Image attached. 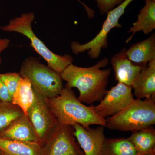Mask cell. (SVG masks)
<instances>
[{
    "label": "cell",
    "mask_w": 155,
    "mask_h": 155,
    "mask_svg": "<svg viewBox=\"0 0 155 155\" xmlns=\"http://www.w3.org/2000/svg\"><path fill=\"white\" fill-rule=\"evenodd\" d=\"M108 64L107 58L90 67H79L71 64L61 73V76L67 82L65 85L78 90V99L79 101L84 104L92 105L100 102L106 94L111 69L101 68Z\"/></svg>",
    "instance_id": "6da1fadb"
},
{
    "label": "cell",
    "mask_w": 155,
    "mask_h": 155,
    "mask_svg": "<svg viewBox=\"0 0 155 155\" xmlns=\"http://www.w3.org/2000/svg\"><path fill=\"white\" fill-rule=\"evenodd\" d=\"M48 101L59 124L72 126L78 124L86 129L94 125L107 127L106 119L94 112L91 105L88 107L79 101L72 88L67 85L59 95Z\"/></svg>",
    "instance_id": "7a4b0ae2"
},
{
    "label": "cell",
    "mask_w": 155,
    "mask_h": 155,
    "mask_svg": "<svg viewBox=\"0 0 155 155\" xmlns=\"http://www.w3.org/2000/svg\"><path fill=\"white\" fill-rule=\"evenodd\" d=\"M35 18L32 12L22 13L19 17L9 20L7 25L1 26V30L7 32H16L22 34L30 40L31 45L39 55L47 63L48 66L61 74L70 64H72L71 55H60L54 54L36 36L32 28Z\"/></svg>",
    "instance_id": "3957f363"
},
{
    "label": "cell",
    "mask_w": 155,
    "mask_h": 155,
    "mask_svg": "<svg viewBox=\"0 0 155 155\" xmlns=\"http://www.w3.org/2000/svg\"><path fill=\"white\" fill-rule=\"evenodd\" d=\"M107 127L121 131H137L155 124V99H134L127 107L106 119Z\"/></svg>",
    "instance_id": "277c9868"
},
{
    "label": "cell",
    "mask_w": 155,
    "mask_h": 155,
    "mask_svg": "<svg viewBox=\"0 0 155 155\" xmlns=\"http://www.w3.org/2000/svg\"><path fill=\"white\" fill-rule=\"evenodd\" d=\"M19 73L30 81L34 90L48 99L58 96L64 88L61 74L34 57L24 59Z\"/></svg>",
    "instance_id": "5b68a950"
},
{
    "label": "cell",
    "mask_w": 155,
    "mask_h": 155,
    "mask_svg": "<svg viewBox=\"0 0 155 155\" xmlns=\"http://www.w3.org/2000/svg\"><path fill=\"white\" fill-rule=\"evenodd\" d=\"M134 0H125L116 8L107 12V17L103 23L102 28L96 36L90 41L84 44L77 41H72L71 48L72 52L77 55L80 53L88 51V55L92 59H97L100 56L101 50L107 47L108 35L114 28L122 26L119 20L125 13L127 6Z\"/></svg>",
    "instance_id": "8992f818"
},
{
    "label": "cell",
    "mask_w": 155,
    "mask_h": 155,
    "mask_svg": "<svg viewBox=\"0 0 155 155\" xmlns=\"http://www.w3.org/2000/svg\"><path fill=\"white\" fill-rule=\"evenodd\" d=\"M33 102L26 116L36 131L41 145L59 125L48 99L33 89Z\"/></svg>",
    "instance_id": "52a82bcc"
},
{
    "label": "cell",
    "mask_w": 155,
    "mask_h": 155,
    "mask_svg": "<svg viewBox=\"0 0 155 155\" xmlns=\"http://www.w3.org/2000/svg\"><path fill=\"white\" fill-rule=\"evenodd\" d=\"M73 126L59 124L41 145L40 155H84Z\"/></svg>",
    "instance_id": "ba28073f"
},
{
    "label": "cell",
    "mask_w": 155,
    "mask_h": 155,
    "mask_svg": "<svg viewBox=\"0 0 155 155\" xmlns=\"http://www.w3.org/2000/svg\"><path fill=\"white\" fill-rule=\"evenodd\" d=\"M134 99L132 87L118 82L110 90H107L99 104L91 106L99 116L106 119L122 111Z\"/></svg>",
    "instance_id": "9c48e42d"
},
{
    "label": "cell",
    "mask_w": 155,
    "mask_h": 155,
    "mask_svg": "<svg viewBox=\"0 0 155 155\" xmlns=\"http://www.w3.org/2000/svg\"><path fill=\"white\" fill-rule=\"evenodd\" d=\"M72 126L75 138L84 155H101L106 138L104 126L98 125L96 128L88 129L78 124Z\"/></svg>",
    "instance_id": "30bf717a"
},
{
    "label": "cell",
    "mask_w": 155,
    "mask_h": 155,
    "mask_svg": "<svg viewBox=\"0 0 155 155\" xmlns=\"http://www.w3.org/2000/svg\"><path fill=\"white\" fill-rule=\"evenodd\" d=\"M124 48L111 59L115 79L118 82L131 87L134 81L144 67L136 65L129 61Z\"/></svg>",
    "instance_id": "8fae6325"
},
{
    "label": "cell",
    "mask_w": 155,
    "mask_h": 155,
    "mask_svg": "<svg viewBox=\"0 0 155 155\" xmlns=\"http://www.w3.org/2000/svg\"><path fill=\"white\" fill-rule=\"evenodd\" d=\"M0 137L11 140L35 142L40 143L36 131L25 114L14 120L0 131Z\"/></svg>",
    "instance_id": "7c38bea8"
},
{
    "label": "cell",
    "mask_w": 155,
    "mask_h": 155,
    "mask_svg": "<svg viewBox=\"0 0 155 155\" xmlns=\"http://www.w3.org/2000/svg\"><path fill=\"white\" fill-rule=\"evenodd\" d=\"M131 87L136 99H155V59L142 69L134 81Z\"/></svg>",
    "instance_id": "4fadbf2b"
},
{
    "label": "cell",
    "mask_w": 155,
    "mask_h": 155,
    "mask_svg": "<svg viewBox=\"0 0 155 155\" xmlns=\"http://www.w3.org/2000/svg\"><path fill=\"white\" fill-rule=\"evenodd\" d=\"M125 53L133 64L145 67L149 62L155 59V34L144 40L132 45Z\"/></svg>",
    "instance_id": "5bb4252c"
},
{
    "label": "cell",
    "mask_w": 155,
    "mask_h": 155,
    "mask_svg": "<svg viewBox=\"0 0 155 155\" xmlns=\"http://www.w3.org/2000/svg\"><path fill=\"white\" fill-rule=\"evenodd\" d=\"M155 28V0H145V5L140 11L137 21L133 24L128 32L131 33L126 43L129 42L137 32L142 31L148 34Z\"/></svg>",
    "instance_id": "9a60e30c"
},
{
    "label": "cell",
    "mask_w": 155,
    "mask_h": 155,
    "mask_svg": "<svg viewBox=\"0 0 155 155\" xmlns=\"http://www.w3.org/2000/svg\"><path fill=\"white\" fill-rule=\"evenodd\" d=\"M41 145L35 142L11 140L0 137L1 155H40Z\"/></svg>",
    "instance_id": "2e32d148"
},
{
    "label": "cell",
    "mask_w": 155,
    "mask_h": 155,
    "mask_svg": "<svg viewBox=\"0 0 155 155\" xmlns=\"http://www.w3.org/2000/svg\"><path fill=\"white\" fill-rule=\"evenodd\" d=\"M127 138L138 155L155 152V129L153 126L133 131Z\"/></svg>",
    "instance_id": "e0dca14e"
},
{
    "label": "cell",
    "mask_w": 155,
    "mask_h": 155,
    "mask_svg": "<svg viewBox=\"0 0 155 155\" xmlns=\"http://www.w3.org/2000/svg\"><path fill=\"white\" fill-rule=\"evenodd\" d=\"M34 93L30 81L21 78L12 97V103L19 107L26 115L33 102Z\"/></svg>",
    "instance_id": "ac0fdd59"
},
{
    "label": "cell",
    "mask_w": 155,
    "mask_h": 155,
    "mask_svg": "<svg viewBox=\"0 0 155 155\" xmlns=\"http://www.w3.org/2000/svg\"><path fill=\"white\" fill-rule=\"evenodd\" d=\"M101 155H138L128 138H106Z\"/></svg>",
    "instance_id": "d6986e66"
},
{
    "label": "cell",
    "mask_w": 155,
    "mask_h": 155,
    "mask_svg": "<svg viewBox=\"0 0 155 155\" xmlns=\"http://www.w3.org/2000/svg\"><path fill=\"white\" fill-rule=\"evenodd\" d=\"M23 114V111L18 106L12 102L0 100V131Z\"/></svg>",
    "instance_id": "ffe728a7"
},
{
    "label": "cell",
    "mask_w": 155,
    "mask_h": 155,
    "mask_svg": "<svg viewBox=\"0 0 155 155\" xmlns=\"http://www.w3.org/2000/svg\"><path fill=\"white\" fill-rule=\"evenodd\" d=\"M22 76L19 73L16 72H7L0 74V78L7 87L11 98Z\"/></svg>",
    "instance_id": "44dd1931"
},
{
    "label": "cell",
    "mask_w": 155,
    "mask_h": 155,
    "mask_svg": "<svg viewBox=\"0 0 155 155\" xmlns=\"http://www.w3.org/2000/svg\"><path fill=\"white\" fill-rule=\"evenodd\" d=\"M125 0H95L101 14L107 13L118 6Z\"/></svg>",
    "instance_id": "7402d4cb"
},
{
    "label": "cell",
    "mask_w": 155,
    "mask_h": 155,
    "mask_svg": "<svg viewBox=\"0 0 155 155\" xmlns=\"http://www.w3.org/2000/svg\"><path fill=\"white\" fill-rule=\"evenodd\" d=\"M0 100L12 102V98L7 87L0 78Z\"/></svg>",
    "instance_id": "603a6c76"
},
{
    "label": "cell",
    "mask_w": 155,
    "mask_h": 155,
    "mask_svg": "<svg viewBox=\"0 0 155 155\" xmlns=\"http://www.w3.org/2000/svg\"><path fill=\"white\" fill-rule=\"evenodd\" d=\"M10 39L7 38H0V55L3 51H5L10 45ZM2 59L0 56V67L2 64Z\"/></svg>",
    "instance_id": "cb8c5ba5"
},
{
    "label": "cell",
    "mask_w": 155,
    "mask_h": 155,
    "mask_svg": "<svg viewBox=\"0 0 155 155\" xmlns=\"http://www.w3.org/2000/svg\"><path fill=\"white\" fill-rule=\"evenodd\" d=\"M143 155H155V152H152L146 154H144Z\"/></svg>",
    "instance_id": "d4e9b609"
},
{
    "label": "cell",
    "mask_w": 155,
    "mask_h": 155,
    "mask_svg": "<svg viewBox=\"0 0 155 155\" xmlns=\"http://www.w3.org/2000/svg\"><path fill=\"white\" fill-rule=\"evenodd\" d=\"M0 155H1V153H0Z\"/></svg>",
    "instance_id": "484cf974"
}]
</instances>
